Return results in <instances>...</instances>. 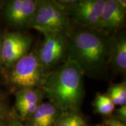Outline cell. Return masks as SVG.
I'll list each match as a JSON object with an SVG mask.
<instances>
[{"label":"cell","instance_id":"1","mask_svg":"<svg viewBox=\"0 0 126 126\" xmlns=\"http://www.w3.org/2000/svg\"><path fill=\"white\" fill-rule=\"evenodd\" d=\"M67 35V60L76 63L83 76L97 79H108L110 36L96 29L73 25Z\"/></svg>","mask_w":126,"mask_h":126},{"label":"cell","instance_id":"2","mask_svg":"<svg viewBox=\"0 0 126 126\" xmlns=\"http://www.w3.org/2000/svg\"><path fill=\"white\" fill-rule=\"evenodd\" d=\"M83 77L76 63L67 60L47 72L40 89L63 112L79 111L85 95Z\"/></svg>","mask_w":126,"mask_h":126},{"label":"cell","instance_id":"3","mask_svg":"<svg viewBox=\"0 0 126 126\" xmlns=\"http://www.w3.org/2000/svg\"><path fill=\"white\" fill-rule=\"evenodd\" d=\"M72 25L65 9L55 0H37L30 27L42 33H67Z\"/></svg>","mask_w":126,"mask_h":126},{"label":"cell","instance_id":"4","mask_svg":"<svg viewBox=\"0 0 126 126\" xmlns=\"http://www.w3.org/2000/svg\"><path fill=\"white\" fill-rule=\"evenodd\" d=\"M11 67L9 82L20 90L40 88L47 73L41 64L37 49L28 51Z\"/></svg>","mask_w":126,"mask_h":126},{"label":"cell","instance_id":"5","mask_svg":"<svg viewBox=\"0 0 126 126\" xmlns=\"http://www.w3.org/2000/svg\"><path fill=\"white\" fill-rule=\"evenodd\" d=\"M38 50L39 59L47 72L67 61L68 39L67 33H45Z\"/></svg>","mask_w":126,"mask_h":126},{"label":"cell","instance_id":"6","mask_svg":"<svg viewBox=\"0 0 126 126\" xmlns=\"http://www.w3.org/2000/svg\"><path fill=\"white\" fill-rule=\"evenodd\" d=\"M106 0H75L65 9L73 26L100 31V20Z\"/></svg>","mask_w":126,"mask_h":126},{"label":"cell","instance_id":"7","mask_svg":"<svg viewBox=\"0 0 126 126\" xmlns=\"http://www.w3.org/2000/svg\"><path fill=\"white\" fill-rule=\"evenodd\" d=\"M33 39L19 32L8 33L2 40L1 63L11 67L17 61L29 51Z\"/></svg>","mask_w":126,"mask_h":126},{"label":"cell","instance_id":"8","mask_svg":"<svg viewBox=\"0 0 126 126\" xmlns=\"http://www.w3.org/2000/svg\"><path fill=\"white\" fill-rule=\"evenodd\" d=\"M37 0H12L4 7V14L9 23L16 27H30Z\"/></svg>","mask_w":126,"mask_h":126},{"label":"cell","instance_id":"9","mask_svg":"<svg viewBox=\"0 0 126 126\" xmlns=\"http://www.w3.org/2000/svg\"><path fill=\"white\" fill-rule=\"evenodd\" d=\"M45 95L40 88L26 89L16 93L15 112L25 122L43 102Z\"/></svg>","mask_w":126,"mask_h":126},{"label":"cell","instance_id":"10","mask_svg":"<svg viewBox=\"0 0 126 126\" xmlns=\"http://www.w3.org/2000/svg\"><path fill=\"white\" fill-rule=\"evenodd\" d=\"M126 11L117 0H106L100 20V31L111 36L125 26Z\"/></svg>","mask_w":126,"mask_h":126},{"label":"cell","instance_id":"11","mask_svg":"<svg viewBox=\"0 0 126 126\" xmlns=\"http://www.w3.org/2000/svg\"><path fill=\"white\" fill-rule=\"evenodd\" d=\"M110 68L114 73L126 74V36L122 30L110 36Z\"/></svg>","mask_w":126,"mask_h":126},{"label":"cell","instance_id":"12","mask_svg":"<svg viewBox=\"0 0 126 126\" xmlns=\"http://www.w3.org/2000/svg\"><path fill=\"white\" fill-rule=\"evenodd\" d=\"M63 113L51 102H43L24 123L27 126H55Z\"/></svg>","mask_w":126,"mask_h":126},{"label":"cell","instance_id":"13","mask_svg":"<svg viewBox=\"0 0 126 126\" xmlns=\"http://www.w3.org/2000/svg\"><path fill=\"white\" fill-rule=\"evenodd\" d=\"M55 126H88L79 111H64Z\"/></svg>","mask_w":126,"mask_h":126},{"label":"cell","instance_id":"14","mask_svg":"<svg viewBox=\"0 0 126 126\" xmlns=\"http://www.w3.org/2000/svg\"><path fill=\"white\" fill-rule=\"evenodd\" d=\"M114 105L120 106L126 104V83L123 82L119 83H114L109 88L106 94Z\"/></svg>","mask_w":126,"mask_h":126},{"label":"cell","instance_id":"15","mask_svg":"<svg viewBox=\"0 0 126 126\" xmlns=\"http://www.w3.org/2000/svg\"><path fill=\"white\" fill-rule=\"evenodd\" d=\"M94 106L96 112L105 116L111 114L115 108V105L108 94H97L96 96Z\"/></svg>","mask_w":126,"mask_h":126},{"label":"cell","instance_id":"16","mask_svg":"<svg viewBox=\"0 0 126 126\" xmlns=\"http://www.w3.org/2000/svg\"><path fill=\"white\" fill-rule=\"evenodd\" d=\"M10 112H8L5 105L0 99V126H8Z\"/></svg>","mask_w":126,"mask_h":126},{"label":"cell","instance_id":"17","mask_svg":"<svg viewBox=\"0 0 126 126\" xmlns=\"http://www.w3.org/2000/svg\"><path fill=\"white\" fill-rule=\"evenodd\" d=\"M8 126H27L24 122L21 121L15 111L10 112Z\"/></svg>","mask_w":126,"mask_h":126},{"label":"cell","instance_id":"18","mask_svg":"<svg viewBox=\"0 0 126 126\" xmlns=\"http://www.w3.org/2000/svg\"><path fill=\"white\" fill-rule=\"evenodd\" d=\"M103 126H126V124L117 119H110L107 120L103 124Z\"/></svg>","mask_w":126,"mask_h":126},{"label":"cell","instance_id":"19","mask_svg":"<svg viewBox=\"0 0 126 126\" xmlns=\"http://www.w3.org/2000/svg\"><path fill=\"white\" fill-rule=\"evenodd\" d=\"M118 117L120 121L126 124V105L120 106L117 110Z\"/></svg>","mask_w":126,"mask_h":126},{"label":"cell","instance_id":"20","mask_svg":"<svg viewBox=\"0 0 126 126\" xmlns=\"http://www.w3.org/2000/svg\"><path fill=\"white\" fill-rule=\"evenodd\" d=\"M118 2L122 9L126 11V0H117Z\"/></svg>","mask_w":126,"mask_h":126},{"label":"cell","instance_id":"21","mask_svg":"<svg viewBox=\"0 0 126 126\" xmlns=\"http://www.w3.org/2000/svg\"><path fill=\"white\" fill-rule=\"evenodd\" d=\"M1 47H2V39L0 37V63H1Z\"/></svg>","mask_w":126,"mask_h":126},{"label":"cell","instance_id":"22","mask_svg":"<svg viewBox=\"0 0 126 126\" xmlns=\"http://www.w3.org/2000/svg\"></svg>","mask_w":126,"mask_h":126}]
</instances>
